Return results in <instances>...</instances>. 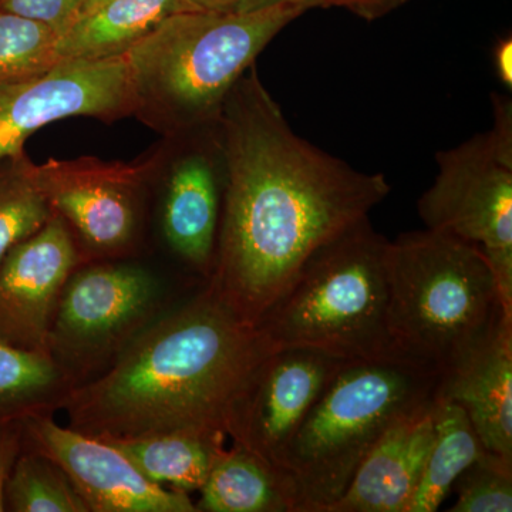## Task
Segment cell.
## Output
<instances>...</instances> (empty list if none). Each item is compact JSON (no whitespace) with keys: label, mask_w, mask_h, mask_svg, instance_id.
Returning a JSON list of instances; mask_svg holds the SVG:
<instances>
[{"label":"cell","mask_w":512,"mask_h":512,"mask_svg":"<svg viewBox=\"0 0 512 512\" xmlns=\"http://www.w3.org/2000/svg\"><path fill=\"white\" fill-rule=\"evenodd\" d=\"M32 175L53 212L72 229L84 262L136 254L156 187V150L131 163L49 158L32 163Z\"/></svg>","instance_id":"cell-9"},{"label":"cell","mask_w":512,"mask_h":512,"mask_svg":"<svg viewBox=\"0 0 512 512\" xmlns=\"http://www.w3.org/2000/svg\"><path fill=\"white\" fill-rule=\"evenodd\" d=\"M439 380L397 357L343 363L276 464L293 512H329L383 434L434 402Z\"/></svg>","instance_id":"cell-5"},{"label":"cell","mask_w":512,"mask_h":512,"mask_svg":"<svg viewBox=\"0 0 512 512\" xmlns=\"http://www.w3.org/2000/svg\"><path fill=\"white\" fill-rule=\"evenodd\" d=\"M406 0H329L328 6H343L366 20H375L402 5Z\"/></svg>","instance_id":"cell-28"},{"label":"cell","mask_w":512,"mask_h":512,"mask_svg":"<svg viewBox=\"0 0 512 512\" xmlns=\"http://www.w3.org/2000/svg\"><path fill=\"white\" fill-rule=\"evenodd\" d=\"M106 2H109V0H82V2H80L77 18L87 15V13L93 12L94 9L99 8V6L104 5Z\"/></svg>","instance_id":"cell-32"},{"label":"cell","mask_w":512,"mask_h":512,"mask_svg":"<svg viewBox=\"0 0 512 512\" xmlns=\"http://www.w3.org/2000/svg\"><path fill=\"white\" fill-rule=\"evenodd\" d=\"M5 507L10 512H89L63 468L25 446L6 484Z\"/></svg>","instance_id":"cell-22"},{"label":"cell","mask_w":512,"mask_h":512,"mask_svg":"<svg viewBox=\"0 0 512 512\" xmlns=\"http://www.w3.org/2000/svg\"><path fill=\"white\" fill-rule=\"evenodd\" d=\"M156 151L165 242L180 261L207 281L217 254L225 190V156L218 121L164 138Z\"/></svg>","instance_id":"cell-11"},{"label":"cell","mask_w":512,"mask_h":512,"mask_svg":"<svg viewBox=\"0 0 512 512\" xmlns=\"http://www.w3.org/2000/svg\"><path fill=\"white\" fill-rule=\"evenodd\" d=\"M100 439L120 450L151 483L190 494L201 490L218 454L225 448L227 434L174 430Z\"/></svg>","instance_id":"cell-18"},{"label":"cell","mask_w":512,"mask_h":512,"mask_svg":"<svg viewBox=\"0 0 512 512\" xmlns=\"http://www.w3.org/2000/svg\"><path fill=\"white\" fill-rule=\"evenodd\" d=\"M23 446L56 461L89 512H197L190 494L151 483L116 447L53 414L23 421Z\"/></svg>","instance_id":"cell-13"},{"label":"cell","mask_w":512,"mask_h":512,"mask_svg":"<svg viewBox=\"0 0 512 512\" xmlns=\"http://www.w3.org/2000/svg\"><path fill=\"white\" fill-rule=\"evenodd\" d=\"M23 448V423L0 426V512H5V491Z\"/></svg>","instance_id":"cell-27"},{"label":"cell","mask_w":512,"mask_h":512,"mask_svg":"<svg viewBox=\"0 0 512 512\" xmlns=\"http://www.w3.org/2000/svg\"><path fill=\"white\" fill-rule=\"evenodd\" d=\"M389 239L369 217L320 247L258 328L276 348L342 362L394 357L389 335Z\"/></svg>","instance_id":"cell-6"},{"label":"cell","mask_w":512,"mask_h":512,"mask_svg":"<svg viewBox=\"0 0 512 512\" xmlns=\"http://www.w3.org/2000/svg\"><path fill=\"white\" fill-rule=\"evenodd\" d=\"M197 10L187 0H109L80 16L57 39L62 60L124 57L170 16Z\"/></svg>","instance_id":"cell-17"},{"label":"cell","mask_w":512,"mask_h":512,"mask_svg":"<svg viewBox=\"0 0 512 512\" xmlns=\"http://www.w3.org/2000/svg\"><path fill=\"white\" fill-rule=\"evenodd\" d=\"M387 272L393 356L439 379L512 316L483 252L453 235L403 232L389 242Z\"/></svg>","instance_id":"cell-4"},{"label":"cell","mask_w":512,"mask_h":512,"mask_svg":"<svg viewBox=\"0 0 512 512\" xmlns=\"http://www.w3.org/2000/svg\"><path fill=\"white\" fill-rule=\"evenodd\" d=\"M437 394L463 407L488 453L512 463V316L453 372Z\"/></svg>","instance_id":"cell-16"},{"label":"cell","mask_w":512,"mask_h":512,"mask_svg":"<svg viewBox=\"0 0 512 512\" xmlns=\"http://www.w3.org/2000/svg\"><path fill=\"white\" fill-rule=\"evenodd\" d=\"M276 346L210 285L157 318L99 377L64 403L69 427L100 437L221 431ZM228 437V436H227Z\"/></svg>","instance_id":"cell-2"},{"label":"cell","mask_w":512,"mask_h":512,"mask_svg":"<svg viewBox=\"0 0 512 512\" xmlns=\"http://www.w3.org/2000/svg\"><path fill=\"white\" fill-rule=\"evenodd\" d=\"M457 500L451 512H511L512 463L485 454L471 464L453 485Z\"/></svg>","instance_id":"cell-25"},{"label":"cell","mask_w":512,"mask_h":512,"mask_svg":"<svg viewBox=\"0 0 512 512\" xmlns=\"http://www.w3.org/2000/svg\"><path fill=\"white\" fill-rule=\"evenodd\" d=\"M32 163L26 154L0 163V264L55 214L37 187Z\"/></svg>","instance_id":"cell-23"},{"label":"cell","mask_w":512,"mask_h":512,"mask_svg":"<svg viewBox=\"0 0 512 512\" xmlns=\"http://www.w3.org/2000/svg\"><path fill=\"white\" fill-rule=\"evenodd\" d=\"M495 74L505 87H512V39L503 37L495 43L493 49Z\"/></svg>","instance_id":"cell-29"},{"label":"cell","mask_w":512,"mask_h":512,"mask_svg":"<svg viewBox=\"0 0 512 512\" xmlns=\"http://www.w3.org/2000/svg\"><path fill=\"white\" fill-rule=\"evenodd\" d=\"M161 302L160 281L144 266L84 262L64 285L46 350L74 387L92 382L157 319Z\"/></svg>","instance_id":"cell-8"},{"label":"cell","mask_w":512,"mask_h":512,"mask_svg":"<svg viewBox=\"0 0 512 512\" xmlns=\"http://www.w3.org/2000/svg\"><path fill=\"white\" fill-rule=\"evenodd\" d=\"M225 190L207 284L258 326L320 247L392 191L382 173L356 170L298 136L255 64L232 87L218 119Z\"/></svg>","instance_id":"cell-1"},{"label":"cell","mask_w":512,"mask_h":512,"mask_svg":"<svg viewBox=\"0 0 512 512\" xmlns=\"http://www.w3.org/2000/svg\"><path fill=\"white\" fill-rule=\"evenodd\" d=\"M278 5H301L309 10L318 6H328L329 0H241L235 12H252Z\"/></svg>","instance_id":"cell-30"},{"label":"cell","mask_w":512,"mask_h":512,"mask_svg":"<svg viewBox=\"0 0 512 512\" xmlns=\"http://www.w3.org/2000/svg\"><path fill=\"white\" fill-rule=\"evenodd\" d=\"M82 0H0V8L50 26L63 35L77 18Z\"/></svg>","instance_id":"cell-26"},{"label":"cell","mask_w":512,"mask_h":512,"mask_svg":"<svg viewBox=\"0 0 512 512\" xmlns=\"http://www.w3.org/2000/svg\"><path fill=\"white\" fill-rule=\"evenodd\" d=\"M74 384L46 350L0 340V426L63 410Z\"/></svg>","instance_id":"cell-19"},{"label":"cell","mask_w":512,"mask_h":512,"mask_svg":"<svg viewBox=\"0 0 512 512\" xmlns=\"http://www.w3.org/2000/svg\"><path fill=\"white\" fill-rule=\"evenodd\" d=\"M434 443L409 512H434L457 478L488 453L463 407L437 394L433 404Z\"/></svg>","instance_id":"cell-21"},{"label":"cell","mask_w":512,"mask_h":512,"mask_svg":"<svg viewBox=\"0 0 512 512\" xmlns=\"http://www.w3.org/2000/svg\"><path fill=\"white\" fill-rule=\"evenodd\" d=\"M192 8L207 12H235L241 0H187Z\"/></svg>","instance_id":"cell-31"},{"label":"cell","mask_w":512,"mask_h":512,"mask_svg":"<svg viewBox=\"0 0 512 512\" xmlns=\"http://www.w3.org/2000/svg\"><path fill=\"white\" fill-rule=\"evenodd\" d=\"M136 109L126 59L62 60L0 86V163L25 153L26 140L53 121L90 117L113 123Z\"/></svg>","instance_id":"cell-10"},{"label":"cell","mask_w":512,"mask_h":512,"mask_svg":"<svg viewBox=\"0 0 512 512\" xmlns=\"http://www.w3.org/2000/svg\"><path fill=\"white\" fill-rule=\"evenodd\" d=\"M57 32L0 8V86L32 79L59 63Z\"/></svg>","instance_id":"cell-24"},{"label":"cell","mask_w":512,"mask_h":512,"mask_svg":"<svg viewBox=\"0 0 512 512\" xmlns=\"http://www.w3.org/2000/svg\"><path fill=\"white\" fill-rule=\"evenodd\" d=\"M433 404L383 434L329 512H409L434 443Z\"/></svg>","instance_id":"cell-15"},{"label":"cell","mask_w":512,"mask_h":512,"mask_svg":"<svg viewBox=\"0 0 512 512\" xmlns=\"http://www.w3.org/2000/svg\"><path fill=\"white\" fill-rule=\"evenodd\" d=\"M198 493L197 512H293L274 468L235 444L218 454Z\"/></svg>","instance_id":"cell-20"},{"label":"cell","mask_w":512,"mask_h":512,"mask_svg":"<svg viewBox=\"0 0 512 512\" xmlns=\"http://www.w3.org/2000/svg\"><path fill=\"white\" fill-rule=\"evenodd\" d=\"M491 100L494 126L436 154L437 175L417 211L426 228L483 252L512 313V101Z\"/></svg>","instance_id":"cell-7"},{"label":"cell","mask_w":512,"mask_h":512,"mask_svg":"<svg viewBox=\"0 0 512 512\" xmlns=\"http://www.w3.org/2000/svg\"><path fill=\"white\" fill-rule=\"evenodd\" d=\"M306 10H187L165 19L124 56L136 101L133 117L164 138L217 123L232 87Z\"/></svg>","instance_id":"cell-3"},{"label":"cell","mask_w":512,"mask_h":512,"mask_svg":"<svg viewBox=\"0 0 512 512\" xmlns=\"http://www.w3.org/2000/svg\"><path fill=\"white\" fill-rule=\"evenodd\" d=\"M82 264L72 229L57 214L10 249L0 264V340L23 349L46 350L64 285Z\"/></svg>","instance_id":"cell-14"},{"label":"cell","mask_w":512,"mask_h":512,"mask_svg":"<svg viewBox=\"0 0 512 512\" xmlns=\"http://www.w3.org/2000/svg\"><path fill=\"white\" fill-rule=\"evenodd\" d=\"M343 363L318 350L276 348L239 397L227 436L275 470L293 434Z\"/></svg>","instance_id":"cell-12"}]
</instances>
